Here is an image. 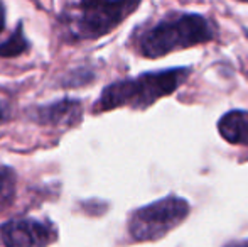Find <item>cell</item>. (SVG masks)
Wrapping results in <instances>:
<instances>
[{"instance_id": "cell-1", "label": "cell", "mask_w": 248, "mask_h": 247, "mask_svg": "<svg viewBox=\"0 0 248 247\" xmlns=\"http://www.w3.org/2000/svg\"><path fill=\"white\" fill-rule=\"evenodd\" d=\"M216 36V29L208 17L196 12H169L140 31L137 51L145 58L155 60L169 53L206 44Z\"/></svg>"}, {"instance_id": "cell-2", "label": "cell", "mask_w": 248, "mask_h": 247, "mask_svg": "<svg viewBox=\"0 0 248 247\" xmlns=\"http://www.w3.org/2000/svg\"><path fill=\"white\" fill-rule=\"evenodd\" d=\"M191 75V68L162 69V71L144 73L137 78L122 80L108 85L101 92L98 102L93 107V112H107L118 107L130 109H147L157 100L174 93Z\"/></svg>"}, {"instance_id": "cell-3", "label": "cell", "mask_w": 248, "mask_h": 247, "mask_svg": "<svg viewBox=\"0 0 248 247\" xmlns=\"http://www.w3.org/2000/svg\"><path fill=\"white\" fill-rule=\"evenodd\" d=\"M191 207L184 198L166 197L132 212L128 234L137 242H154L166 237L187 218Z\"/></svg>"}, {"instance_id": "cell-4", "label": "cell", "mask_w": 248, "mask_h": 247, "mask_svg": "<svg viewBox=\"0 0 248 247\" xmlns=\"http://www.w3.org/2000/svg\"><path fill=\"white\" fill-rule=\"evenodd\" d=\"M139 2H83L68 16V29L78 39H98L122 24Z\"/></svg>"}, {"instance_id": "cell-5", "label": "cell", "mask_w": 248, "mask_h": 247, "mask_svg": "<svg viewBox=\"0 0 248 247\" xmlns=\"http://www.w3.org/2000/svg\"><path fill=\"white\" fill-rule=\"evenodd\" d=\"M54 239V229L36 218L10 220L0 227L3 247H47Z\"/></svg>"}, {"instance_id": "cell-6", "label": "cell", "mask_w": 248, "mask_h": 247, "mask_svg": "<svg viewBox=\"0 0 248 247\" xmlns=\"http://www.w3.org/2000/svg\"><path fill=\"white\" fill-rule=\"evenodd\" d=\"M83 117L81 103L76 100H59L46 107H39L34 114V119L46 125H76Z\"/></svg>"}, {"instance_id": "cell-7", "label": "cell", "mask_w": 248, "mask_h": 247, "mask_svg": "<svg viewBox=\"0 0 248 247\" xmlns=\"http://www.w3.org/2000/svg\"><path fill=\"white\" fill-rule=\"evenodd\" d=\"M218 132L226 142L248 146V110H230L219 119Z\"/></svg>"}, {"instance_id": "cell-8", "label": "cell", "mask_w": 248, "mask_h": 247, "mask_svg": "<svg viewBox=\"0 0 248 247\" xmlns=\"http://www.w3.org/2000/svg\"><path fill=\"white\" fill-rule=\"evenodd\" d=\"M16 197V175L10 168L0 169V214L10 207Z\"/></svg>"}, {"instance_id": "cell-9", "label": "cell", "mask_w": 248, "mask_h": 247, "mask_svg": "<svg viewBox=\"0 0 248 247\" xmlns=\"http://www.w3.org/2000/svg\"><path fill=\"white\" fill-rule=\"evenodd\" d=\"M27 49V39L24 37L22 24H19L14 34L5 41L3 44H0V56L2 58H14L19 56L20 53Z\"/></svg>"}, {"instance_id": "cell-10", "label": "cell", "mask_w": 248, "mask_h": 247, "mask_svg": "<svg viewBox=\"0 0 248 247\" xmlns=\"http://www.w3.org/2000/svg\"><path fill=\"white\" fill-rule=\"evenodd\" d=\"M223 247H248V237L247 239H242V241H233V242H228Z\"/></svg>"}, {"instance_id": "cell-11", "label": "cell", "mask_w": 248, "mask_h": 247, "mask_svg": "<svg viewBox=\"0 0 248 247\" xmlns=\"http://www.w3.org/2000/svg\"><path fill=\"white\" fill-rule=\"evenodd\" d=\"M3 27H5V7L0 3V33L3 31Z\"/></svg>"}, {"instance_id": "cell-12", "label": "cell", "mask_w": 248, "mask_h": 247, "mask_svg": "<svg viewBox=\"0 0 248 247\" xmlns=\"http://www.w3.org/2000/svg\"><path fill=\"white\" fill-rule=\"evenodd\" d=\"M5 119H7V109L0 103V124H2Z\"/></svg>"}]
</instances>
